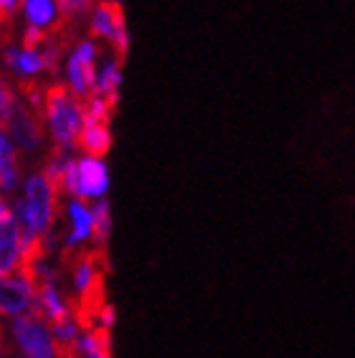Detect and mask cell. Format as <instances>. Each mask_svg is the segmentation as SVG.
Returning <instances> with one entry per match:
<instances>
[{"label":"cell","instance_id":"cell-1","mask_svg":"<svg viewBox=\"0 0 355 358\" xmlns=\"http://www.w3.org/2000/svg\"><path fill=\"white\" fill-rule=\"evenodd\" d=\"M43 117L48 122V130H51L56 148L74 150L76 145H79V135H82L84 127V107L79 104L71 87H66L61 82L46 87Z\"/></svg>","mask_w":355,"mask_h":358},{"label":"cell","instance_id":"cell-2","mask_svg":"<svg viewBox=\"0 0 355 358\" xmlns=\"http://www.w3.org/2000/svg\"><path fill=\"white\" fill-rule=\"evenodd\" d=\"M56 196L59 188L46 173H34L23 186V199L15 201V216L26 236H46L56 219Z\"/></svg>","mask_w":355,"mask_h":358},{"label":"cell","instance_id":"cell-3","mask_svg":"<svg viewBox=\"0 0 355 358\" xmlns=\"http://www.w3.org/2000/svg\"><path fill=\"white\" fill-rule=\"evenodd\" d=\"M92 38H102L115 48V56L122 59L130 51V34H127V23H124V10L119 0H99L92 10V28H89Z\"/></svg>","mask_w":355,"mask_h":358},{"label":"cell","instance_id":"cell-4","mask_svg":"<svg viewBox=\"0 0 355 358\" xmlns=\"http://www.w3.org/2000/svg\"><path fill=\"white\" fill-rule=\"evenodd\" d=\"M13 336L15 343L26 353V358H59L61 348L56 343L54 333L43 323L38 313H26L13 320Z\"/></svg>","mask_w":355,"mask_h":358},{"label":"cell","instance_id":"cell-5","mask_svg":"<svg viewBox=\"0 0 355 358\" xmlns=\"http://www.w3.org/2000/svg\"><path fill=\"white\" fill-rule=\"evenodd\" d=\"M36 310V280L21 269L18 275L0 272V315L18 317Z\"/></svg>","mask_w":355,"mask_h":358},{"label":"cell","instance_id":"cell-6","mask_svg":"<svg viewBox=\"0 0 355 358\" xmlns=\"http://www.w3.org/2000/svg\"><path fill=\"white\" fill-rule=\"evenodd\" d=\"M43 112L31 107L26 99H18L15 96L13 107L8 112L6 127L10 132V138L18 148L23 150H38L43 140Z\"/></svg>","mask_w":355,"mask_h":358},{"label":"cell","instance_id":"cell-7","mask_svg":"<svg viewBox=\"0 0 355 358\" xmlns=\"http://www.w3.org/2000/svg\"><path fill=\"white\" fill-rule=\"evenodd\" d=\"M68 87L76 96H92L96 87V46L92 38L76 43L74 54L68 56L66 64Z\"/></svg>","mask_w":355,"mask_h":358},{"label":"cell","instance_id":"cell-8","mask_svg":"<svg viewBox=\"0 0 355 358\" xmlns=\"http://www.w3.org/2000/svg\"><path fill=\"white\" fill-rule=\"evenodd\" d=\"M23 267V227L15 211L0 219V272H15Z\"/></svg>","mask_w":355,"mask_h":358},{"label":"cell","instance_id":"cell-9","mask_svg":"<svg viewBox=\"0 0 355 358\" xmlns=\"http://www.w3.org/2000/svg\"><path fill=\"white\" fill-rule=\"evenodd\" d=\"M110 188V171L107 163L96 155H87L79 160V199H104Z\"/></svg>","mask_w":355,"mask_h":358},{"label":"cell","instance_id":"cell-10","mask_svg":"<svg viewBox=\"0 0 355 358\" xmlns=\"http://www.w3.org/2000/svg\"><path fill=\"white\" fill-rule=\"evenodd\" d=\"M3 62H6V66H10L15 74L21 76V79H31V76L41 74L46 69L41 48H28V46L18 48L15 43H8L3 48Z\"/></svg>","mask_w":355,"mask_h":358},{"label":"cell","instance_id":"cell-11","mask_svg":"<svg viewBox=\"0 0 355 358\" xmlns=\"http://www.w3.org/2000/svg\"><path fill=\"white\" fill-rule=\"evenodd\" d=\"M68 224H71L66 239L68 252H74L76 247H82L84 241L94 236V211L84 203V199H74L68 203Z\"/></svg>","mask_w":355,"mask_h":358},{"label":"cell","instance_id":"cell-12","mask_svg":"<svg viewBox=\"0 0 355 358\" xmlns=\"http://www.w3.org/2000/svg\"><path fill=\"white\" fill-rule=\"evenodd\" d=\"M36 313L43 320H51V323H59V320L71 315V308H68V303L64 300L61 292H59L56 282L36 285Z\"/></svg>","mask_w":355,"mask_h":358},{"label":"cell","instance_id":"cell-13","mask_svg":"<svg viewBox=\"0 0 355 358\" xmlns=\"http://www.w3.org/2000/svg\"><path fill=\"white\" fill-rule=\"evenodd\" d=\"M18 160H15V145L10 132L0 124V191H13L18 183Z\"/></svg>","mask_w":355,"mask_h":358},{"label":"cell","instance_id":"cell-14","mask_svg":"<svg viewBox=\"0 0 355 358\" xmlns=\"http://www.w3.org/2000/svg\"><path fill=\"white\" fill-rule=\"evenodd\" d=\"M79 145L82 150H87L89 155L104 158L112 148V130L110 124L104 122H84L82 135H79Z\"/></svg>","mask_w":355,"mask_h":358},{"label":"cell","instance_id":"cell-15","mask_svg":"<svg viewBox=\"0 0 355 358\" xmlns=\"http://www.w3.org/2000/svg\"><path fill=\"white\" fill-rule=\"evenodd\" d=\"M119 84H122V59H112V62L104 64V69L96 76V87L94 94H104L119 102Z\"/></svg>","mask_w":355,"mask_h":358},{"label":"cell","instance_id":"cell-16","mask_svg":"<svg viewBox=\"0 0 355 358\" xmlns=\"http://www.w3.org/2000/svg\"><path fill=\"white\" fill-rule=\"evenodd\" d=\"M23 15L28 26L51 28L56 21V3L54 0H23Z\"/></svg>","mask_w":355,"mask_h":358},{"label":"cell","instance_id":"cell-17","mask_svg":"<svg viewBox=\"0 0 355 358\" xmlns=\"http://www.w3.org/2000/svg\"><path fill=\"white\" fill-rule=\"evenodd\" d=\"M51 333H54L61 353H68V351H74L76 341L82 336V323H76V317L68 315V317H64V320H59V323L51 325Z\"/></svg>","mask_w":355,"mask_h":358},{"label":"cell","instance_id":"cell-18","mask_svg":"<svg viewBox=\"0 0 355 358\" xmlns=\"http://www.w3.org/2000/svg\"><path fill=\"white\" fill-rule=\"evenodd\" d=\"M94 211V236L92 239L96 241V247H107L112 234V208L104 199L96 201V206L92 208Z\"/></svg>","mask_w":355,"mask_h":358},{"label":"cell","instance_id":"cell-19","mask_svg":"<svg viewBox=\"0 0 355 358\" xmlns=\"http://www.w3.org/2000/svg\"><path fill=\"white\" fill-rule=\"evenodd\" d=\"M15 102V92L10 90V84L0 76V124H6V117L8 112H10V107H13Z\"/></svg>","mask_w":355,"mask_h":358},{"label":"cell","instance_id":"cell-20","mask_svg":"<svg viewBox=\"0 0 355 358\" xmlns=\"http://www.w3.org/2000/svg\"><path fill=\"white\" fill-rule=\"evenodd\" d=\"M94 325L96 328H104V331H112V325H115V308L110 303H102L99 305V310L94 315ZM92 325V328H94Z\"/></svg>","mask_w":355,"mask_h":358},{"label":"cell","instance_id":"cell-21","mask_svg":"<svg viewBox=\"0 0 355 358\" xmlns=\"http://www.w3.org/2000/svg\"><path fill=\"white\" fill-rule=\"evenodd\" d=\"M15 10H18V0H0V28L13 23Z\"/></svg>","mask_w":355,"mask_h":358},{"label":"cell","instance_id":"cell-22","mask_svg":"<svg viewBox=\"0 0 355 358\" xmlns=\"http://www.w3.org/2000/svg\"><path fill=\"white\" fill-rule=\"evenodd\" d=\"M8 211H10V208H8L6 199H0V219H3V216H6V214H8Z\"/></svg>","mask_w":355,"mask_h":358},{"label":"cell","instance_id":"cell-23","mask_svg":"<svg viewBox=\"0 0 355 358\" xmlns=\"http://www.w3.org/2000/svg\"><path fill=\"white\" fill-rule=\"evenodd\" d=\"M0 358H3V351H0Z\"/></svg>","mask_w":355,"mask_h":358}]
</instances>
